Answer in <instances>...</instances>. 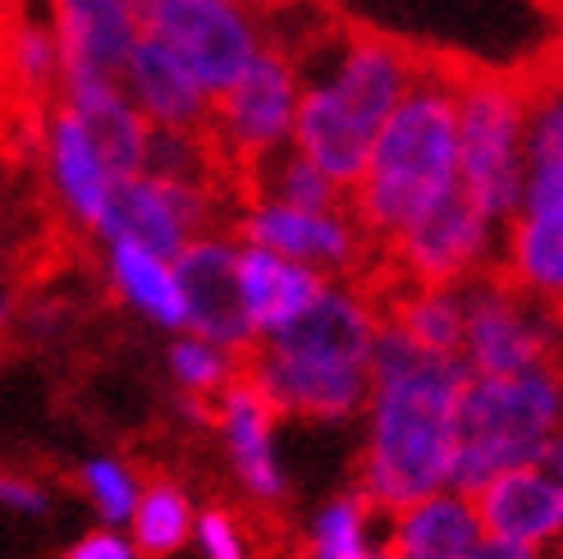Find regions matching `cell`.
I'll list each match as a JSON object with an SVG mask.
<instances>
[{
    "mask_svg": "<svg viewBox=\"0 0 563 559\" xmlns=\"http://www.w3.org/2000/svg\"><path fill=\"white\" fill-rule=\"evenodd\" d=\"M467 381L472 368L463 353H431L404 330H380L367 440L357 459V491L376 514H394L440 486H454Z\"/></svg>",
    "mask_w": 563,
    "mask_h": 559,
    "instance_id": "1",
    "label": "cell"
},
{
    "mask_svg": "<svg viewBox=\"0 0 563 559\" xmlns=\"http://www.w3.org/2000/svg\"><path fill=\"white\" fill-rule=\"evenodd\" d=\"M380 330V294L367 280H330V289L294 326L247 349L243 372L266 390L279 417L349 423L367 413Z\"/></svg>",
    "mask_w": 563,
    "mask_h": 559,
    "instance_id": "2",
    "label": "cell"
},
{
    "mask_svg": "<svg viewBox=\"0 0 563 559\" xmlns=\"http://www.w3.org/2000/svg\"><path fill=\"white\" fill-rule=\"evenodd\" d=\"M421 74V61L394 37L340 33L321 42L317 65L302 69V106L294 124V147L321 171L353 188L372 161L385 120L399 110Z\"/></svg>",
    "mask_w": 563,
    "mask_h": 559,
    "instance_id": "3",
    "label": "cell"
},
{
    "mask_svg": "<svg viewBox=\"0 0 563 559\" xmlns=\"http://www.w3.org/2000/svg\"><path fill=\"white\" fill-rule=\"evenodd\" d=\"M459 188V69L421 65L408 97L385 120L367 171L349 188V207L385 248Z\"/></svg>",
    "mask_w": 563,
    "mask_h": 559,
    "instance_id": "4",
    "label": "cell"
},
{
    "mask_svg": "<svg viewBox=\"0 0 563 559\" xmlns=\"http://www.w3.org/2000/svg\"><path fill=\"white\" fill-rule=\"evenodd\" d=\"M563 445V358L509 376H472L459 417L454 486L476 491L518 463L554 459Z\"/></svg>",
    "mask_w": 563,
    "mask_h": 559,
    "instance_id": "5",
    "label": "cell"
},
{
    "mask_svg": "<svg viewBox=\"0 0 563 559\" xmlns=\"http://www.w3.org/2000/svg\"><path fill=\"white\" fill-rule=\"evenodd\" d=\"M531 83L527 116V184L504 226L499 271L545 303L563 298V69Z\"/></svg>",
    "mask_w": 563,
    "mask_h": 559,
    "instance_id": "6",
    "label": "cell"
},
{
    "mask_svg": "<svg viewBox=\"0 0 563 559\" xmlns=\"http://www.w3.org/2000/svg\"><path fill=\"white\" fill-rule=\"evenodd\" d=\"M527 116L531 83L499 69L459 74V147L463 188L509 226L527 184Z\"/></svg>",
    "mask_w": 563,
    "mask_h": 559,
    "instance_id": "7",
    "label": "cell"
},
{
    "mask_svg": "<svg viewBox=\"0 0 563 559\" xmlns=\"http://www.w3.org/2000/svg\"><path fill=\"white\" fill-rule=\"evenodd\" d=\"M463 358L472 376H509L563 358L559 303L518 289L499 266L463 285Z\"/></svg>",
    "mask_w": 563,
    "mask_h": 559,
    "instance_id": "8",
    "label": "cell"
},
{
    "mask_svg": "<svg viewBox=\"0 0 563 559\" xmlns=\"http://www.w3.org/2000/svg\"><path fill=\"white\" fill-rule=\"evenodd\" d=\"M302 106V65L285 46L266 42L262 55L252 61L230 88L211 106V138L224 156V165L243 179L252 165L275 156L279 147L294 143Z\"/></svg>",
    "mask_w": 563,
    "mask_h": 559,
    "instance_id": "9",
    "label": "cell"
},
{
    "mask_svg": "<svg viewBox=\"0 0 563 559\" xmlns=\"http://www.w3.org/2000/svg\"><path fill=\"white\" fill-rule=\"evenodd\" d=\"M504 220H495L467 188L449 193L440 207L380 248V275L412 285H467L482 271L499 266Z\"/></svg>",
    "mask_w": 563,
    "mask_h": 559,
    "instance_id": "10",
    "label": "cell"
},
{
    "mask_svg": "<svg viewBox=\"0 0 563 559\" xmlns=\"http://www.w3.org/2000/svg\"><path fill=\"white\" fill-rule=\"evenodd\" d=\"M234 234L243 243L275 248L334 280H367L380 266V243L353 216V207H294L275 198H247Z\"/></svg>",
    "mask_w": 563,
    "mask_h": 559,
    "instance_id": "11",
    "label": "cell"
},
{
    "mask_svg": "<svg viewBox=\"0 0 563 559\" xmlns=\"http://www.w3.org/2000/svg\"><path fill=\"white\" fill-rule=\"evenodd\" d=\"M143 33L161 37L220 97L257 61L266 33L243 0H143Z\"/></svg>",
    "mask_w": 563,
    "mask_h": 559,
    "instance_id": "12",
    "label": "cell"
},
{
    "mask_svg": "<svg viewBox=\"0 0 563 559\" xmlns=\"http://www.w3.org/2000/svg\"><path fill=\"white\" fill-rule=\"evenodd\" d=\"M220 184L165 179L152 171L124 175L106 207L101 239H137L165 257H179L197 234H211Z\"/></svg>",
    "mask_w": 563,
    "mask_h": 559,
    "instance_id": "13",
    "label": "cell"
},
{
    "mask_svg": "<svg viewBox=\"0 0 563 559\" xmlns=\"http://www.w3.org/2000/svg\"><path fill=\"white\" fill-rule=\"evenodd\" d=\"M239 248L243 243L211 230V234H197L175 257V266H179V285H184V298H188V330L247 353L252 344H257V326H252V317H247Z\"/></svg>",
    "mask_w": 563,
    "mask_h": 559,
    "instance_id": "14",
    "label": "cell"
},
{
    "mask_svg": "<svg viewBox=\"0 0 563 559\" xmlns=\"http://www.w3.org/2000/svg\"><path fill=\"white\" fill-rule=\"evenodd\" d=\"M42 152H46V175H51V193L60 202V211L78 230L101 234V220H106L110 198H115L120 175L74 106L65 101L51 106L46 129H42Z\"/></svg>",
    "mask_w": 563,
    "mask_h": 559,
    "instance_id": "15",
    "label": "cell"
},
{
    "mask_svg": "<svg viewBox=\"0 0 563 559\" xmlns=\"http://www.w3.org/2000/svg\"><path fill=\"white\" fill-rule=\"evenodd\" d=\"M486 533L509 537L537 550H554L563 541V463L537 459L499 472L486 486H476Z\"/></svg>",
    "mask_w": 563,
    "mask_h": 559,
    "instance_id": "16",
    "label": "cell"
},
{
    "mask_svg": "<svg viewBox=\"0 0 563 559\" xmlns=\"http://www.w3.org/2000/svg\"><path fill=\"white\" fill-rule=\"evenodd\" d=\"M275 417L279 408L266 399V390L247 372L216 399V423L224 431V450L239 472L243 491L257 505H279L285 500V472L275 459Z\"/></svg>",
    "mask_w": 563,
    "mask_h": 559,
    "instance_id": "17",
    "label": "cell"
},
{
    "mask_svg": "<svg viewBox=\"0 0 563 559\" xmlns=\"http://www.w3.org/2000/svg\"><path fill=\"white\" fill-rule=\"evenodd\" d=\"M482 537L486 518L476 495L463 486H440L389 514L385 550L394 559H467Z\"/></svg>",
    "mask_w": 563,
    "mask_h": 559,
    "instance_id": "18",
    "label": "cell"
},
{
    "mask_svg": "<svg viewBox=\"0 0 563 559\" xmlns=\"http://www.w3.org/2000/svg\"><path fill=\"white\" fill-rule=\"evenodd\" d=\"M120 78L129 97L137 101V110L152 120V129H207L211 124L216 97L197 83V74L161 37L152 33L137 37Z\"/></svg>",
    "mask_w": 563,
    "mask_h": 559,
    "instance_id": "19",
    "label": "cell"
},
{
    "mask_svg": "<svg viewBox=\"0 0 563 559\" xmlns=\"http://www.w3.org/2000/svg\"><path fill=\"white\" fill-rule=\"evenodd\" d=\"M65 74H120L143 37V0H51Z\"/></svg>",
    "mask_w": 563,
    "mask_h": 559,
    "instance_id": "20",
    "label": "cell"
},
{
    "mask_svg": "<svg viewBox=\"0 0 563 559\" xmlns=\"http://www.w3.org/2000/svg\"><path fill=\"white\" fill-rule=\"evenodd\" d=\"M60 101L74 106L82 124L92 129L106 161L115 165V175H137L147 171V147H152V120L137 110L120 74H65Z\"/></svg>",
    "mask_w": 563,
    "mask_h": 559,
    "instance_id": "21",
    "label": "cell"
},
{
    "mask_svg": "<svg viewBox=\"0 0 563 559\" xmlns=\"http://www.w3.org/2000/svg\"><path fill=\"white\" fill-rule=\"evenodd\" d=\"M239 275H243V298H247L252 326H257V340L294 326L334 280V275L307 266V262H294V257L275 253V248H262V243L239 248Z\"/></svg>",
    "mask_w": 563,
    "mask_h": 559,
    "instance_id": "22",
    "label": "cell"
},
{
    "mask_svg": "<svg viewBox=\"0 0 563 559\" xmlns=\"http://www.w3.org/2000/svg\"><path fill=\"white\" fill-rule=\"evenodd\" d=\"M106 271L115 294L129 307H137L147 321L165 330H188V298L179 285L175 257H165L137 239H106Z\"/></svg>",
    "mask_w": 563,
    "mask_h": 559,
    "instance_id": "23",
    "label": "cell"
},
{
    "mask_svg": "<svg viewBox=\"0 0 563 559\" xmlns=\"http://www.w3.org/2000/svg\"><path fill=\"white\" fill-rule=\"evenodd\" d=\"M5 78L27 110H37L65 83V46L55 33L51 0L42 14H23L5 37Z\"/></svg>",
    "mask_w": 563,
    "mask_h": 559,
    "instance_id": "24",
    "label": "cell"
},
{
    "mask_svg": "<svg viewBox=\"0 0 563 559\" xmlns=\"http://www.w3.org/2000/svg\"><path fill=\"white\" fill-rule=\"evenodd\" d=\"M243 184L252 198H275V202H294V207H344L349 202V188L334 184L321 165L307 152H298L294 143L252 165Z\"/></svg>",
    "mask_w": 563,
    "mask_h": 559,
    "instance_id": "25",
    "label": "cell"
},
{
    "mask_svg": "<svg viewBox=\"0 0 563 559\" xmlns=\"http://www.w3.org/2000/svg\"><path fill=\"white\" fill-rule=\"evenodd\" d=\"M129 527H133V546L147 559H170L197 533V514H192L188 491L170 478L143 482V500H137Z\"/></svg>",
    "mask_w": 563,
    "mask_h": 559,
    "instance_id": "26",
    "label": "cell"
},
{
    "mask_svg": "<svg viewBox=\"0 0 563 559\" xmlns=\"http://www.w3.org/2000/svg\"><path fill=\"white\" fill-rule=\"evenodd\" d=\"M243 358L230 344H216L207 335L184 330L170 344V372L184 385V395H202V399H220L239 376H243Z\"/></svg>",
    "mask_w": 563,
    "mask_h": 559,
    "instance_id": "27",
    "label": "cell"
},
{
    "mask_svg": "<svg viewBox=\"0 0 563 559\" xmlns=\"http://www.w3.org/2000/svg\"><path fill=\"white\" fill-rule=\"evenodd\" d=\"M372 500L362 491H349L340 500H330V505L317 514L312 533H307V546H302V559H362L372 550Z\"/></svg>",
    "mask_w": 563,
    "mask_h": 559,
    "instance_id": "28",
    "label": "cell"
},
{
    "mask_svg": "<svg viewBox=\"0 0 563 559\" xmlns=\"http://www.w3.org/2000/svg\"><path fill=\"white\" fill-rule=\"evenodd\" d=\"M78 486L106 523H129L137 500H143V482H137L120 459H88L78 468Z\"/></svg>",
    "mask_w": 563,
    "mask_h": 559,
    "instance_id": "29",
    "label": "cell"
},
{
    "mask_svg": "<svg viewBox=\"0 0 563 559\" xmlns=\"http://www.w3.org/2000/svg\"><path fill=\"white\" fill-rule=\"evenodd\" d=\"M192 541L207 559H252L257 555V537H252V527L234 509H202L197 514Z\"/></svg>",
    "mask_w": 563,
    "mask_h": 559,
    "instance_id": "30",
    "label": "cell"
},
{
    "mask_svg": "<svg viewBox=\"0 0 563 559\" xmlns=\"http://www.w3.org/2000/svg\"><path fill=\"white\" fill-rule=\"evenodd\" d=\"M0 505L14 514H46L51 495L37 478H23V472H0Z\"/></svg>",
    "mask_w": 563,
    "mask_h": 559,
    "instance_id": "31",
    "label": "cell"
},
{
    "mask_svg": "<svg viewBox=\"0 0 563 559\" xmlns=\"http://www.w3.org/2000/svg\"><path fill=\"white\" fill-rule=\"evenodd\" d=\"M143 550H137L133 541H124L115 527H97V533H88V537H78L69 550H65V559H137Z\"/></svg>",
    "mask_w": 563,
    "mask_h": 559,
    "instance_id": "32",
    "label": "cell"
},
{
    "mask_svg": "<svg viewBox=\"0 0 563 559\" xmlns=\"http://www.w3.org/2000/svg\"><path fill=\"white\" fill-rule=\"evenodd\" d=\"M467 559H545V550L537 546H522V541H509V537H482V546H476Z\"/></svg>",
    "mask_w": 563,
    "mask_h": 559,
    "instance_id": "33",
    "label": "cell"
},
{
    "mask_svg": "<svg viewBox=\"0 0 563 559\" xmlns=\"http://www.w3.org/2000/svg\"><path fill=\"white\" fill-rule=\"evenodd\" d=\"M362 559H394V555H389V550H367Z\"/></svg>",
    "mask_w": 563,
    "mask_h": 559,
    "instance_id": "34",
    "label": "cell"
},
{
    "mask_svg": "<svg viewBox=\"0 0 563 559\" xmlns=\"http://www.w3.org/2000/svg\"><path fill=\"white\" fill-rule=\"evenodd\" d=\"M545 559H563V541H559V546H554V550H550Z\"/></svg>",
    "mask_w": 563,
    "mask_h": 559,
    "instance_id": "35",
    "label": "cell"
},
{
    "mask_svg": "<svg viewBox=\"0 0 563 559\" xmlns=\"http://www.w3.org/2000/svg\"><path fill=\"white\" fill-rule=\"evenodd\" d=\"M554 459H559V463H563V445H559V450H554Z\"/></svg>",
    "mask_w": 563,
    "mask_h": 559,
    "instance_id": "36",
    "label": "cell"
},
{
    "mask_svg": "<svg viewBox=\"0 0 563 559\" xmlns=\"http://www.w3.org/2000/svg\"><path fill=\"white\" fill-rule=\"evenodd\" d=\"M559 317H563V298H559Z\"/></svg>",
    "mask_w": 563,
    "mask_h": 559,
    "instance_id": "37",
    "label": "cell"
},
{
    "mask_svg": "<svg viewBox=\"0 0 563 559\" xmlns=\"http://www.w3.org/2000/svg\"><path fill=\"white\" fill-rule=\"evenodd\" d=\"M0 321H5V307H0Z\"/></svg>",
    "mask_w": 563,
    "mask_h": 559,
    "instance_id": "38",
    "label": "cell"
}]
</instances>
